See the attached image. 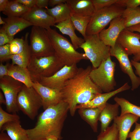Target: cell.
<instances>
[{
  "label": "cell",
  "mask_w": 140,
  "mask_h": 140,
  "mask_svg": "<svg viewBox=\"0 0 140 140\" xmlns=\"http://www.w3.org/2000/svg\"><path fill=\"white\" fill-rule=\"evenodd\" d=\"M22 17L31 23L32 26L46 30L55 24L54 18L47 13L46 9L38 8L36 5Z\"/></svg>",
  "instance_id": "14"
},
{
  "label": "cell",
  "mask_w": 140,
  "mask_h": 140,
  "mask_svg": "<svg viewBox=\"0 0 140 140\" xmlns=\"http://www.w3.org/2000/svg\"><path fill=\"white\" fill-rule=\"evenodd\" d=\"M54 26L58 29L62 34L67 35L69 37L72 44L76 50L80 48L85 42L84 38L79 37L75 34V29L72 23L70 18L55 24Z\"/></svg>",
  "instance_id": "22"
},
{
  "label": "cell",
  "mask_w": 140,
  "mask_h": 140,
  "mask_svg": "<svg viewBox=\"0 0 140 140\" xmlns=\"http://www.w3.org/2000/svg\"><path fill=\"white\" fill-rule=\"evenodd\" d=\"M64 66L54 54L45 57L31 56L27 68L32 81L34 82L40 78L52 76Z\"/></svg>",
  "instance_id": "4"
},
{
  "label": "cell",
  "mask_w": 140,
  "mask_h": 140,
  "mask_svg": "<svg viewBox=\"0 0 140 140\" xmlns=\"http://www.w3.org/2000/svg\"><path fill=\"white\" fill-rule=\"evenodd\" d=\"M0 131H6L12 140H29L26 130L22 127L20 121L7 123L3 126Z\"/></svg>",
  "instance_id": "25"
},
{
  "label": "cell",
  "mask_w": 140,
  "mask_h": 140,
  "mask_svg": "<svg viewBox=\"0 0 140 140\" xmlns=\"http://www.w3.org/2000/svg\"><path fill=\"white\" fill-rule=\"evenodd\" d=\"M46 30L55 54L64 66H71L81 60H88L84 53L77 51L68 40L55 29L50 27Z\"/></svg>",
  "instance_id": "3"
},
{
  "label": "cell",
  "mask_w": 140,
  "mask_h": 140,
  "mask_svg": "<svg viewBox=\"0 0 140 140\" xmlns=\"http://www.w3.org/2000/svg\"><path fill=\"white\" fill-rule=\"evenodd\" d=\"M23 85L8 76L0 79V88L5 98V105L8 113L16 114L19 111L17 107V99Z\"/></svg>",
  "instance_id": "10"
},
{
  "label": "cell",
  "mask_w": 140,
  "mask_h": 140,
  "mask_svg": "<svg viewBox=\"0 0 140 140\" xmlns=\"http://www.w3.org/2000/svg\"><path fill=\"white\" fill-rule=\"evenodd\" d=\"M119 106L116 103L112 104L106 103L101 111L99 119L101 122V132L105 131L109 127L111 121L119 114Z\"/></svg>",
  "instance_id": "20"
},
{
  "label": "cell",
  "mask_w": 140,
  "mask_h": 140,
  "mask_svg": "<svg viewBox=\"0 0 140 140\" xmlns=\"http://www.w3.org/2000/svg\"><path fill=\"white\" fill-rule=\"evenodd\" d=\"M9 2L8 0H0V11H4L6 8Z\"/></svg>",
  "instance_id": "45"
},
{
  "label": "cell",
  "mask_w": 140,
  "mask_h": 140,
  "mask_svg": "<svg viewBox=\"0 0 140 140\" xmlns=\"http://www.w3.org/2000/svg\"><path fill=\"white\" fill-rule=\"evenodd\" d=\"M14 39L9 36L2 28L0 29V46L10 44Z\"/></svg>",
  "instance_id": "38"
},
{
  "label": "cell",
  "mask_w": 140,
  "mask_h": 140,
  "mask_svg": "<svg viewBox=\"0 0 140 140\" xmlns=\"http://www.w3.org/2000/svg\"><path fill=\"white\" fill-rule=\"evenodd\" d=\"M92 69L90 66L78 68L76 74L65 83L61 90L63 101L68 104L72 116L74 115L78 105L88 102L102 93L89 77Z\"/></svg>",
  "instance_id": "1"
},
{
  "label": "cell",
  "mask_w": 140,
  "mask_h": 140,
  "mask_svg": "<svg viewBox=\"0 0 140 140\" xmlns=\"http://www.w3.org/2000/svg\"><path fill=\"white\" fill-rule=\"evenodd\" d=\"M72 13L91 16L95 10L92 0H67Z\"/></svg>",
  "instance_id": "21"
},
{
  "label": "cell",
  "mask_w": 140,
  "mask_h": 140,
  "mask_svg": "<svg viewBox=\"0 0 140 140\" xmlns=\"http://www.w3.org/2000/svg\"><path fill=\"white\" fill-rule=\"evenodd\" d=\"M49 0H36V6L40 8H48Z\"/></svg>",
  "instance_id": "42"
},
{
  "label": "cell",
  "mask_w": 140,
  "mask_h": 140,
  "mask_svg": "<svg viewBox=\"0 0 140 140\" xmlns=\"http://www.w3.org/2000/svg\"><path fill=\"white\" fill-rule=\"evenodd\" d=\"M46 9L47 13L54 18L55 24L70 18L72 13L70 8L66 2Z\"/></svg>",
  "instance_id": "26"
},
{
  "label": "cell",
  "mask_w": 140,
  "mask_h": 140,
  "mask_svg": "<svg viewBox=\"0 0 140 140\" xmlns=\"http://www.w3.org/2000/svg\"><path fill=\"white\" fill-rule=\"evenodd\" d=\"M6 101L5 97L3 94L2 92H0V104H4L5 105Z\"/></svg>",
  "instance_id": "48"
},
{
  "label": "cell",
  "mask_w": 140,
  "mask_h": 140,
  "mask_svg": "<svg viewBox=\"0 0 140 140\" xmlns=\"http://www.w3.org/2000/svg\"><path fill=\"white\" fill-rule=\"evenodd\" d=\"M110 55L117 59L122 71L129 76L131 82V90L137 88L140 85V79L134 72L128 55L117 42L113 47H110Z\"/></svg>",
  "instance_id": "12"
},
{
  "label": "cell",
  "mask_w": 140,
  "mask_h": 140,
  "mask_svg": "<svg viewBox=\"0 0 140 140\" xmlns=\"http://www.w3.org/2000/svg\"><path fill=\"white\" fill-rule=\"evenodd\" d=\"M131 87L128 82L116 90L109 92L100 93L96 95L90 101L78 105L76 109L99 107L104 106L110 98L117 94L129 89Z\"/></svg>",
  "instance_id": "17"
},
{
  "label": "cell",
  "mask_w": 140,
  "mask_h": 140,
  "mask_svg": "<svg viewBox=\"0 0 140 140\" xmlns=\"http://www.w3.org/2000/svg\"><path fill=\"white\" fill-rule=\"evenodd\" d=\"M135 126L134 130L129 132L127 138L130 140H140V123H135Z\"/></svg>",
  "instance_id": "39"
},
{
  "label": "cell",
  "mask_w": 140,
  "mask_h": 140,
  "mask_svg": "<svg viewBox=\"0 0 140 140\" xmlns=\"http://www.w3.org/2000/svg\"><path fill=\"white\" fill-rule=\"evenodd\" d=\"M8 69V76L22 82L28 87H32L33 82L27 68L9 64Z\"/></svg>",
  "instance_id": "24"
},
{
  "label": "cell",
  "mask_w": 140,
  "mask_h": 140,
  "mask_svg": "<svg viewBox=\"0 0 140 140\" xmlns=\"http://www.w3.org/2000/svg\"><path fill=\"white\" fill-rule=\"evenodd\" d=\"M30 9L16 0L9 1L6 8L2 13L7 17H22Z\"/></svg>",
  "instance_id": "28"
},
{
  "label": "cell",
  "mask_w": 140,
  "mask_h": 140,
  "mask_svg": "<svg viewBox=\"0 0 140 140\" xmlns=\"http://www.w3.org/2000/svg\"><path fill=\"white\" fill-rule=\"evenodd\" d=\"M20 121V117L16 114H10L5 111L0 106V130L5 124L11 122Z\"/></svg>",
  "instance_id": "33"
},
{
  "label": "cell",
  "mask_w": 140,
  "mask_h": 140,
  "mask_svg": "<svg viewBox=\"0 0 140 140\" xmlns=\"http://www.w3.org/2000/svg\"><path fill=\"white\" fill-rule=\"evenodd\" d=\"M115 4L127 8H135L140 5V0H118Z\"/></svg>",
  "instance_id": "37"
},
{
  "label": "cell",
  "mask_w": 140,
  "mask_h": 140,
  "mask_svg": "<svg viewBox=\"0 0 140 140\" xmlns=\"http://www.w3.org/2000/svg\"><path fill=\"white\" fill-rule=\"evenodd\" d=\"M17 104L19 110L32 120L43 107L41 98L36 90L33 87H28L24 84L18 94Z\"/></svg>",
  "instance_id": "8"
},
{
  "label": "cell",
  "mask_w": 140,
  "mask_h": 140,
  "mask_svg": "<svg viewBox=\"0 0 140 140\" xmlns=\"http://www.w3.org/2000/svg\"><path fill=\"white\" fill-rule=\"evenodd\" d=\"M125 9L116 4L95 11L91 16L86 36L98 34L114 19L121 16Z\"/></svg>",
  "instance_id": "6"
},
{
  "label": "cell",
  "mask_w": 140,
  "mask_h": 140,
  "mask_svg": "<svg viewBox=\"0 0 140 140\" xmlns=\"http://www.w3.org/2000/svg\"><path fill=\"white\" fill-rule=\"evenodd\" d=\"M0 140H12L4 131H1L0 133Z\"/></svg>",
  "instance_id": "47"
},
{
  "label": "cell",
  "mask_w": 140,
  "mask_h": 140,
  "mask_svg": "<svg viewBox=\"0 0 140 140\" xmlns=\"http://www.w3.org/2000/svg\"><path fill=\"white\" fill-rule=\"evenodd\" d=\"M19 3L30 9L36 5V0H16Z\"/></svg>",
  "instance_id": "40"
},
{
  "label": "cell",
  "mask_w": 140,
  "mask_h": 140,
  "mask_svg": "<svg viewBox=\"0 0 140 140\" xmlns=\"http://www.w3.org/2000/svg\"><path fill=\"white\" fill-rule=\"evenodd\" d=\"M121 16L123 19L126 28L140 23V7L126 8Z\"/></svg>",
  "instance_id": "29"
},
{
  "label": "cell",
  "mask_w": 140,
  "mask_h": 140,
  "mask_svg": "<svg viewBox=\"0 0 140 140\" xmlns=\"http://www.w3.org/2000/svg\"><path fill=\"white\" fill-rule=\"evenodd\" d=\"M46 140H60L56 137L51 136L47 137L46 138Z\"/></svg>",
  "instance_id": "50"
},
{
  "label": "cell",
  "mask_w": 140,
  "mask_h": 140,
  "mask_svg": "<svg viewBox=\"0 0 140 140\" xmlns=\"http://www.w3.org/2000/svg\"><path fill=\"white\" fill-rule=\"evenodd\" d=\"M5 24V22L2 19L1 16H0V24H3V25Z\"/></svg>",
  "instance_id": "51"
},
{
  "label": "cell",
  "mask_w": 140,
  "mask_h": 140,
  "mask_svg": "<svg viewBox=\"0 0 140 140\" xmlns=\"http://www.w3.org/2000/svg\"><path fill=\"white\" fill-rule=\"evenodd\" d=\"M3 19L5 24L1 28L11 37H14L18 32L32 26L31 23L22 17H7Z\"/></svg>",
  "instance_id": "19"
},
{
  "label": "cell",
  "mask_w": 140,
  "mask_h": 140,
  "mask_svg": "<svg viewBox=\"0 0 140 140\" xmlns=\"http://www.w3.org/2000/svg\"><path fill=\"white\" fill-rule=\"evenodd\" d=\"M30 38L29 46L32 56H47L55 54L46 29L33 26Z\"/></svg>",
  "instance_id": "9"
},
{
  "label": "cell",
  "mask_w": 140,
  "mask_h": 140,
  "mask_svg": "<svg viewBox=\"0 0 140 140\" xmlns=\"http://www.w3.org/2000/svg\"><path fill=\"white\" fill-rule=\"evenodd\" d=\"M78 69L77 64L69 66L65 65L52 76L40 78L34 82L61 91L65 83L76 74Z\"/></svg>",
  "instance_id": "11"
},
{
  "label": "cell",
  "mask_w": 140,
  "mask_h": 140,
  "mask_svg": "<svg viewBox=\"0 0 140 140\" xmlns=\"http://www.w3.org/2000/svg\"><path fill=\"white\" fill-rule=\"evenodd\" d=\"M133 60L138 62L140 60V53L135 55H134L132 57Z\"/></svg>",
  "instance_id": "49"
},
{
  "label": "cell",
  "mask_w": 140,
  "mask_h": 140,
  "mask_svg": "<svg viewBox=\"0 0 140 140\" xmlns=\"http://www.w3.org/2000/svg\"><path fill=\"white\" fill-rule=\"evenodd\" d=\"M29 35L28 32L25 34L24 38L25 45L23 51L19 54L11 55L10 59L12 60V65L27 68L31 57L28 39Z\"/></svg>",
  "instance_id": "27"
},
{
  "label": "cell",
  "mask_w": 140,
  "mask_h": 140,
  "mask_svg": "<svg viewBox=\"0 0 140 140\" xmlns=\"http://www.w3.org/2000/svg\"><path fill=\"white\" fill-rule=\"evenodd\" d=\"M114 100L121 108V115L129 113L140 117V106L132 103L123 98L116 96L114 98Z\"/></svg>",
  "instance_id": "31"
},
{
  "label": "cell",
  "mask_w": 140,
  "mask_h": 140,
  "mask_svg": "<svg viewBox=\"0 0 140 140\" xmlns=\"http://www.w3.org/2000/svg\"><path fill=\"white\" fill-rule=\"evenodd\" d=\"M116 63L109 57L96 68H93L89 77L93 82L102 91L109 92L116 85L114 78Z\"/></svg>",
  "instance_id": "7"
},
{
  "label": "cell",
  "mask_w": 140,
  "mask_h": 140,
  "mask_svg": "<svg viewBox=\"0 0 140 140\" xmlns=\"http://www.w3.org/2000/svg\"><path fill=\"white\" fill-rule=\"evenodd\" d=\"M97 140H119V131L116 124L114 122L105 131L101 132Z\"/></svg>",
  "instance_id": "32"
},
{
  "label": "cell",
  "mask_w": 140,
  "mask_h": 140,
  "mask_svg": "<svg viewBox=\"0 0 140 140\" xmlns=\"http://www.w3.org/2000/svg\"><path fill=\"white\" fill-rule=\"evenodd\" d=\"M139 117L128 113L118 116L113 120L117 125L118 131L119 140H126L132 125L137 122Z\"/></svg>",
  "instance_id": "18"
},
{
  "label": "cell",
  "mask_w": 140,
  "mask_h": 140,
  "mask_svg": "<svg viewBox=\"0 0 140 140\" xmlns=\"http://www.w3.org/2000/svg\"><path fill=\"white\" fill-rule=\"evenodd\" d=\"M126 28L131 32H137L140 33V23Z\"/></svg>",
  "instance_id": "46"
},
{
  "label": "cell",
  "mask_w": 140,
  "mask_h": 140,
  "mask_svg": "<svg viewBox=\"0 0 140 140\" xmlns=\"http://www.w3.org/2000/svg\"><path fill=\"white\" fill-rule=\"evenodd\" d=\"M85 42L80 46L91 62L93 68H97L110 55V47L104 44L98 34L86 36Z\"/></svg>",
  "instance_id": "5"
},
{
  "label": "cell",
  "mask_w": 140,
  "mask_h": 140,
  "mask_svg": "<svg viewBox=\"0 0 140 140\" xmlns=\"http://www.w3.org/2000/svg\"><path fill=\"white\" fill-rule=\"evenodd\" d=\"M105 105L99 107L79 109L78 113L81 117L90 125L95 132H97L99 116Z\"/></svg>",
  "instance_id": "23"
},
{
  "label": "cell",
  "mask_w": 140,
  "mask_h": 140,
  "mask_svg": "<svg viewBox=\"0 0 140 140\" xmlns=\"http://www.w3.org/2000/svg\"><path fill=\"white\" fill-rule=\"evenodd\" d=\"M131 62L132 65L136 69V74L139 76L140 79V62L138 61H136L132 59Z\"/></svg>",
  "instance_id": "43"
},
{
  "label": "cell",
  "mask_w": 140,
  "mask_h": 140,
  "mask_svg": "<svg viewBox=\"0 0 140 140\" xmlns=\"http://www.w3.org/2000/svg\"><path fill=\"white\" fill-rule=\"evenodd\" d=\"M128 56L140 53V34L131 32L126 28L119 34L116 41Z\"/></svg>",
  "instance_id": "15"
},
{
  "label": "cell",
  "mask_w": 140,
  "mask_h": 140,
  "mask_svg": "<svg viewBox=\"0 0 140 140\" xmlns=\"http://www.w3.org/2000/svg\"><path fill=\"white\" fill-rule=\"evenodd\" d=\"M32 87L41 97L44 110L63 101L60 90L45 86L37 82H33Z\"/></svg>",
  "instance_id": "16"
},
{
  "label": "cell",
  "mask_w": 140,
  "mask_h": 140,
  "mask_svg": "<svg viewBox=\"0 0 140 140\" xmlns=\"http://www.w3.org/2000/svg\"><path fill=\"white\" fill-rule=\"evenodd\" d=\"M10 52L11 54H19L24 50L25 45L24 39L23 37L16 38L9 44Z\"/></svg>",
  "instance_id": "34"
},
{
  "label": "cell",
  "mask_w": 140,
  "mask_h": 140,
  "mask_svg": "<svg viewBox=\"0 0 140 140\" xmlns=\"http://www.w3.org/2000/svg\"><path fill=\"white\" fill-rule=\"evenodd\" d=\"M9 64L3 65L2 62L0 64V79L5 76H8V67Z\"/></svg>",
  "instance_id": "41"
},
{
  "label": "cell",
  "mask_w": 140,
  "mask_h": 140,
  "mask_svg": "<svg viewBox=\"0 0 140 140\" xmlns=\"http://www.w3.org/2000/svg\"><path fill=\"white\" fill-rule=\"evenodd\" d=\"M12 55L10 52L9 44L0 46V62L10 59Z\"/></svg>",
  "instance_id": "36"
},
{
  "label": "cell",
  "mask_w": 140,
  "mask_h": 140,
  "mask_svg": "<svg viewBox=\"0 0 140 140\" xmlns=\"http://www.w3.org/2000/svg\"><path fill=\"white\" fill-rule=\"evenodd\" d=\"M126 28L123 18L121 16L118 17L113 19L109 27L101 31L98 36L105 44L113 47L121 32Z\"/></svg>",
  "instance_id": "13"
},
{
  "label": "cell",
  "mask_w": 140,
  "mask_h": 140,
  "mask_svg": "<svg viewBox=\"0 0 140 140\" xmlns=\"http://www.w3.org/2000/svg\"><path fill=\"white\" fill-rule=\"evenodd\" d=\"M69 111L68 104L63 101L45 110L38 116L34 127L26 129L29 140H46L51 136L62 139L61 131Z\"/></svg>",
  "instance_id": "2"
},
{
  "label": "cell",
  "mask_w": 140,
  "mask_h": 140,
  "mask_svg": "<svg viewBox=\"0 0 140 140\" xmlns=\"http://www.w3.org/2000/svg\"><path fill=\"white\" fill-rule=\"evenodd\" d=\"M91 16H84L74 13L71 14L70 19L75 30L80 33L84 38L86 36V31Z\"/></svg>",
  "instance_id": "30"
},
{
  "label": "cell",
  "mask_w": 140,
  "mask_h": 140,
  "mask_svg": "<svg viewBox=\"0 0 140 140\" xmlns=\"http://www.w3.org/2000/svg\"><path fill=\"white\" fill-rule=\"evenodd\" d=\"M67 0H49L48 5L51 6H53L62 3L66 2Z\"/></svg>",
  "instance_id": "44"
},
{
  "label": "cell",
  "mask_w": 140,
  "mask_h": 140,
  "mask_svg": "<svg viewBox=\"0 0 140 140\" xmlns=\"http://www.w3.org/2000/svg\"><path fill=\"white\" fill-rule=\"evenodd\" d=\"M118 0H92L95 11L115 4Z\"/></svg>",
  "instance_id": "35"
}]
</instances>
